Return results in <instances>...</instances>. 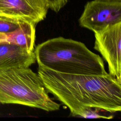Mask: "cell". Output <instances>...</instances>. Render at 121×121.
Wrapping results in <instances>:
<instances>
[{
  "instance_id": "obj_1",
  "label": "cell",
  "mask_w": 121,
  "mask_h": 121,
  "mask_svg": "<svg viewBox=\"0 0 121 121\" xmlns=\"http://www.w3.org/2000/svg\"><path fill=\"white\" fill-rule=\"evenodd\" d=\"M48 93L79 117L88 108L114 113L121 111V81L105 75L65 74L39 67L38 73Z\"/></svg>"
},
{
  "instance_id": "obj_2",
  "label": "cell",
  "mask_w": 121,
  "mask_h": 121,
  "mask_svg": "<svg viewBox=\"0 0 121 121\" xmlns=\"http://www.w3.org/2000/svg\"><path fill=\"white\" fill-rule=\"evenodd\" d=\"M38 67L57 72L105 75L102 58L80 42L61 36L48 39L35 48Z\"/></svg>"
},
{
  "instance_id": "obj_3",
  "label": "cell",
  "mask_w": 121,
  "mask_h": 121,
  "mask_svg": "<svg viewBox=\"0 0 121 121\" xmlns=\"http://www.w3.org/2000/svg\"><path fill=\"white\" fill-rule=\"evenodd\" d=\"M39 75L29 68L0 70V104H18L46 112L59 110Z\"/></svg>"
},
{
  "instance_id": "obj_4",
  "label": "cell",
  "mask_w": 121,
  "mask_h": 121,
  "mask_svg": "<svg viewBox=\"0 0 121 121\" xmlns=\"http://www.w3.org/2000/svg\"><path fill=\"white\" fill-rule=\"evenodd\" d=\"M78 22L81 27L93 32L121 22V0L88 1Z\"/></svg>"
},
{
  "instance_id": "obj_5",
  "label": "cell",
  "mask_w": 121,
  "mask_h": 121,
  "mask_svg": "<svg viewBox=\"0 0 121 121\" xmlns=\"http://www.w3.org/2000/svg\"><path fill=\"white\" fill-rule=\"evenodd\" d=\"M94 33V48L107 62L109 74L121 81V22Z\"/></svg>"
},
{
  "instance_id": "obj_6",
  "label": "cell",
  "mask_w": 121,
  "mask_h": 121,
  "mask_svg": "<svg viewBox=\"0 0 121 121\" xmlns=\"http://www.w3.org/2000/svg\"><path fill=\"white\" fill-rule=\"evenodd\" d=\"M49 9L45 0H0V17L36 25Z\"/></svg>"
},
{
  "instance_id": "obj_7",
  "label": "cell",
  "mask_w": 121,
  "mask_h": 121,
  "mask_svg": "<svg viewBox=\"0 0 121 121\" xmlns=\"http://www.w3.org/2000/svg\"><path fill=\"white\" fill-rule=\"evenodd\" d=\"M35 62L34 51L6 42H0V70L27 68Z\"/></svg>"
},
{
  "instance_id": "obj_8",
  "label": "cell",
  "mask_w": 121,
  "mask_h": 121,
  "mask_svg": "<svg viewBox=\"0 0 121 121\" xmlns=\"http://www.w3.org/2000/svg\"><path fill=\"white\" fill-rule=\"evenodd\" d=\"M36 25L22 22L15 30L5 33L3 42L15 44L29 51H34L35 41Z\"/></svg>"
},
{
  "instance_id": "obj_9",
  "label": "cell",
  "mask_w": 121,
  "mask_h": 121,
  "mask_svg": "<svg viewBox=\"0 0 121 121\" xmlns=\"http://www.w3.org/2000/svg\"><path fill=\"white\" fill-rule=\"evenodd\" d=\"M22 22L0 17V33L12 32L18 27Z\"/></svg>"
},
{
  "instance_id": "obj_10",
  "label": "cell",
  "mask_w": 121,
  "mask_h": 121,
  "mask_svg": "<svg viewBox=\"0 0 121 121\" xmlns=\"http://www.w3.org/2000/svg\"><path fill=\"white\" fill-rule=\"evenodd\" d=\"M49 9L58 12L67 3L68 0H45Z\"/></svg>"
},
{
  "instance_id": "obj_11",
  "label": "cell",
  "mask_w": 121,
  "mask_h": 121,
  "mask_svg": "<svg viewBox=\"0 0 121 121\" xmlns=\"http://www.w3.org/2000/svg\"><path fill=\"white\" fill-rule=\"evenodd\" d=\"M5 38V33H0V42H3Z\"/></svg>"
}]
</instances>
